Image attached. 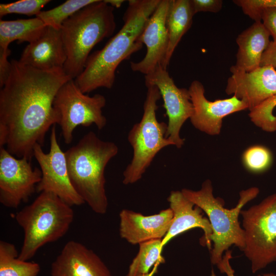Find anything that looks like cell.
Returning a JSON list of instances; mask_svg holds the SVG:
<instances>
[{"instance_id": "6da1fadb", "label": "cell", "mask_w": 276, "mask_h": 276, "mask_svg": "<svg viewBox=\"0 0 276 276\" xmlns=\"http://www.w3.org/2000/svg\"><path fill=\"white\" fill-rule=\"evenodd\" d=\"M0 91V147L17 158L31 160L35 145L58 123L53 107L60 88L73 79L62 68L40 70L12 59Z\"/></svg>"}, {"instance_id": "7a4b0ae2", "label": "cell", "mask_w": 276, "mask_h": 276, "mask_svg": "<svg viewBox=\"0 0 276 276\" xmlns=\"http://www.w3.org/2000/svg\"><path fill=\"white\" fill-rule=\"evenodd\" d=\"M160 1H128L122 28L103 48L89 55L83 72L74 80L82 93H89L100 87L110 89L113 86L119 65L142 48L139 37Z\"/></svg>"}, {"instance_id": "3957f363", "label": "cell", "mask_w": 276, "mask_h": 276, "mask_svg": "<svg viewBox=\"0 0 276 276\" xmlns=\"http://www.w3.org/2000/svg\"><path fill=\"white\" fill-rule=\"evenodd\" d=\"M118 151L114 143L103 141L89 131L65 152L73 187L85 203L99 214L106 213L108 208L105 168Z\"/></svg>"}, {"instance_id": "277c9868", "label": "cell", "mask_w": 276, "mask_h": 276, "mask_svg": "<svg viewBox=\"0 0 276 276\" xmlns=\"http://www.w3.org/2000/svg\"><path fill=\"white\" fill-rule=\"evenodd\" d=\"M114 8L98 0L65 20L60 28L66 59L64 72L72 79L83 72L93 48L113 33Z\"/></svg>"}, {"instance_id": "5b68a950", "label": "cell", "mask_w": 276, "mask_h": 276, "mask_svg": "<svg viewBox=\"0 0 276 276\" xmlns=\"http://www.w3.org/2000/svg\"><path fill=\"white\" fill-rule=\"evenodd\" d=\"M71 206L54 193L42 192L18 212L15 219L24 232L19 259L28 261L42 246L64 236L74 219Z\"/></svg>"}, {"instance_id": "8992f818", "label": "cell", "mask_w": 276, "mask_h": 276, "mask_svg": "<svg viewBox=\"0 0 276 276\" xmlns=\"http://www.w3.org/2000/svg\"><path fill=\"white\" fill-rule=\"evenodd\" d=\"M183 195L207 215L212 228L210 236L213 247L211 252V261L217 265L223 258L224 252L235 245L241 250L245 246L244 232L239 222L242 208L248 202L256 198L259 193L257 187H251L240 192V198L235 207L228 209L224 207V201L213 195L212 182L206 179L199 190H181Z\"/></svg>"}, {"instance_id": "52a82bcc", "label": "cell", "mask_w": 276, "mask_h": 276, "mask_svg": "<svg viewBox=\"0 0 276 276\" xmlns=\"http://www.w3.org/2000/svg\"><path fill=\"white\" fill-rule=\"evenodd\" d=\"M146 86L147 91L142 118L133 125L128 135L133 156L123 172L124 185L133 184L140 180L156 155L164 148L174 146L166 137L167 124L159 122L156 118L157 102L161 98L160 92L155 85Z\"/></svg>"}, {"instance_id": "ba28073f", "label": "cell", "mask_w": 276, "mask_h": 276, "mask_svg": "<svg viewBox=\"0 0 276 276\" xmlns=\"http://www.w3.org/2000/svg\"><path fill=\"white\" fill-rule=\"evenodd\" d=\"M245 246L253 273L276 261V193L241 210Z\"/></svg>"}, {"instance_id": "9c48e42d", "label": "cell", "mask_w": 276, "mask_h": 276, "mask_svg": "<svg viewBox=\"0 0 276 276\" xmlns=\"http://www.w3.org/2000/svg\"><path fill=\"white\" fill-rule=\"evenodd\" d=\"M106 102L103 95L89 96L82 93L74 79L64 83L58 90L53 102L64 143H72L74 130L78 126L89 127L95 124L99 130L102 129L107 123L102 114Z\"/></svg>"}, {"instance_id": "30bf717a", "label": "cell", "mask_w": 276, "mask_h": 276, "mask_svg": "<svg viewBox=\"0 0 276 276\" xmlns=\"http://www.w3.org/2000/svg\"><path fill=\"white\" fill-rule=\"evenodd\" d=\"M33 156L42 173L41 179L36 187L38 192L53 193L71 206L85 203L71 182L65 152L58 143L55 125L51 128L49 152L45 153L42 146L36 144Z\"/></svg>"}, {"instance_id": "8fae6325", "label": "cell", "mask_w": 276, "mask_h": 276, "mask_svg": "<svg viewBox=\"0 0 276 276\" xmlns=\"http://www.w3.org/2000/svg\"><path fill=\"white\" fill-rule=\"evenodd\" d=\"M41 177L40 169L33 168L30 160L17 158L0 147V202L4 206L16 209L27 202Z\"/></svg>"}, {"instance_id": "7c38bea8", "label": "cell", "mask_w": 276, "mask_h": 276, "mask_svg": "<svg viewBox=\"0 0 276 276\" xmlns=\"http://www.w3.org/2000/svg\"><path fill=\"white\" fill-rule=\"evenodd\" d=\"M145 85H153L158 88L168 118L166 137L180 148L185 143V139L180 136V129L194 111L189 89L178 87L167 69L161 65L145 75Z\"/></svg>"}, {"instance_id": "4fadbf2b", "label": "cell", "mask_w": 276, "mask_h": 276, "mask_svg": "<svg viewBox=\"0 0 276 276\" xmlns=\"http://www.w3.org/2000/svg\"><path fill=\"white\" fill-rule=\"evenodd\" d=\"M188 89L194 108L190 121L195 128L211 135L220 133L224 117L248 108L245 102L234 96L209 101L205 97L203 84L198 80L192 81Z\"/></svg>"}, {"instance_id": "5bb4252c", "label": "cell", "mask_w": 276, "mask_h": 276, "mask_svg": "<svg viewBox=\"0 0 276 276\" xmlns=\"http://www.w3.org/2000/svg\"><path fill=\"white\" fill-rule=\"evenodd\" d=\"M171 0H160L157 8L147 20L138 40L145 44L147 52L141 61L130 62L132 71L145 75L163 65L168 47L166 19Z\"/></svg>"}, {"instance_id": "9a60e30c", "label": "cell", "mask_w": 276, "mask_h": 276, "mask_svg": "<svg viewBox=\"0 0 276 276\" xmlns=\"http://www.w3.org/2000/svg\"><path fill=\"white\" fill-rule=\"evenodd\" d=\"M230 71L225 92L245 102L249 110L276 95V70L272 66H261L249 72Z\"/></svg>"}, {"instance_id": "2e32d148", "label": "cell", "mask_w": 276, "mask_h": 276, "mask_svg": "<svg viewBox=\"0 0 276 276\" xmlns=\"http://www.w3.org/2000/svg\"><path fill=\"white\" fill-rule=\"evenodd\" d=\"M51 276H112L101 258L76 241L67 242L52 263Z\"/></svg>"}, {"instance_id": "e0dca14e", "label": "cell", "mask_w": 276, "mask_h": 276, "mask_svg": "<svg viewBox=\"0 0 276 276\" xmlns=\"http://www.w3.org/2000/svg\"><path fill=\"white\" fill-rule=\"evenodd\" d=\"M119 216L120 236L132 244L163 239L171 226L173 217L170 208L149 216L124 209L121 211Z\"/></svg>"}, {"instance_id": "ac0fdd59", "label": "cell", "mask_w": 276, "mask_h": 276, "mask_svg": "<svg viewBox=\"0 0 276 276\" xmlns=\"http://www.w3.org/2000/svg\"><path fill=\"white\" fill-rule=\"evenodd\" d=\"M167 200L173 217L167 234L162 239L163 247L177 235L192 228H200L204 234L200 239V244L211 250L210 238L212 233V226L209 219L202 215L203 211L187 199L181 191H171Z\"/></svg>"}, {"instance_id": "d6986e66", "label": "cell", "mask_w": 276, "mask_h": 276, "mask_svg": "<svg viewBox=\"0 0 276 276\" xmlns=\"http://www.w3.org/2000/svg\"><path fill=\"white\" fill-rule=\"evenodd\" d=\"M66 59L60 29L47 26L41 35L22 51L20 63L40 70L62 68Z\"/></svg>"}, {"instance_id": "ffe728a7", "label": "cell", "mask_w": 276, "mask_h": 276, "mask_svg": "<svg viewBox=\"0 0 276 276\" xmlns=\"http://www.w3.org/2000/svg\"><path fill=\"white\" fill-rule=\"evenodd\" d=\"M270 35L261 21L255 22L236 38L239 47L236 64L230 69L249 72L260 66L263 53L270 41Z\"/></svg>"}, {"instance_id": "44dd1931", "label": "cell", "mask_w": 276, "mask_h": 276, "mask_svg": "<svg viewBox=\"0 0 276 276\" xmlns=\"http://www.w3.org/2000/svg\"><path fill=\"white\" fill-rule=\"evenodd\" d=\"M47 25L35 17L15 20H0V57L8 58L11 53L9 45L13 41L18 43H31L42 34Z\"/></svg>"}, {"instance_id": "7402d4cb", "label": "cell", "mask_w": 276, "mask_h": 276, "mask_svg": "<svg viewBox=\"0 0 276 276\" xmlns=\"http://www.w3.org/2000/svg\"><path fill=\"white\" fill-rule=\"evenodd\" d=\"M194 15L190 0H171L166 19L169 42L164 68L167 69L176 47L191 27Z\"/></svg>"}, {"instance_id": "603a6c76", "label": "cell", "mask_w": 276, "mask_h": 276, "mask_svg": "<svg viewBox=\"0 0 276 276\" xmlns=\"http://www.w3.org/2000/svg\"><path fill=\"white\" fill-rule=\"evenodd\" d=\"M139 250L130 264L126 276H152L157 265L165 262L162 255V239L147 241L139 244Z\"/></svg>"}, {"instance_id": "cb8c5ba5", "label": "cell", "mask_w": 276, "mask_h": 276, "mask_svg": "<svg viewBox=\"0 0 276 276\" xmlns=\"http://www.w3.org/2000/svg\"><path fill=\"white\" fill-rule=\"evenodd\" d=\"M12 243L0 241V276H37L40 265L35 262L21 260Z\"/></svg>"}, {"instance_id": "d4e9b609", "label": "cell", "mask_w": 276, "mask_h": 276, "mask_svg": "<svg viewBox=\"0 0 276 276\" xmlns=\"http://www.w3.org/2000/svg\"><path fill=\"white\" fill-rule=\"evenodd\" d=\"M98 0H67L49 10L40 11L36 17L47 26L60 29L63 22L83 8Z\"/></svg>"}, {"instance_id": "484cf974", "label": "cell", "mask_w": 276, "mask_h": 276, "mask_svg": "<svg viewBox=\"0 0 276 276\" xmlns=\"http://www.w3.org/2000/svg\"><path fill=\"white\" fill-rule=\"evenodd\" d=\"M244 167L252 173H259L268 169L272 162L270 151L262 145H254L247 148L243 153Z\"/></svg>"}, {"instance_id": "4316f807", "label": "cell", "mask_w": 276, "mask_h": 276, "mask_svg": "<svg viewBox=\"0 0 276 276\" xmlns=\"http://www.w3.org/2000/svg\"><path fill=\"white\" fill-rule=\"evenodd\" d=\"M275 106L276 95L249 110V117L251 121L264 131H275L276 116L273 114V110Z\"/></svg>"}, {"instance_id": "83f0119b", "label": "cell", "mask_w": 276, "mask_h": 276, "mask_svg": "<svg viewBox=\"0 0 276 276\" xmlns=\"http://www.w3.org/2000/svg\"><path fill=\"white\" fill-rule=\"evenodd\" d=\"M50 0H21L8 4H0L1 17L9 14L36 16Z\"/></svg>"}, {"instance_id": "f1b7e54d", "label": "cell", "mask_w": 276, "mask_h": 276, "mask_svg": "<svg viewBox=\"0 0 276 276\" xmlns=\"http://www.w3.org/2000/svg\"><path fill=\"white\" fill-rule=\"evenodd\" d=\"M234 2L255 22L261 21L262 12L268 7V0H237Z\"/></svg>"}, {"instance_id": "f546056e", "label": "cell", "mask_w": 276, "mask_h": 276, "mask_svg": "<svg viewBox=\"0 0 276 276\" xmlns=\"http://www.w3.org/2000/svg\"><path fill=\"white\" fill-rule=\"evenodd\" d=\"M261 22L272 37V42L276 44V6L267 7L264 9Z\"/></svg>"}, {"instance_id": "4dcf8cb0", "label": "cell", "mask_w": 276, "mask_h": 276, "mask_svg": "<svg viewBox=\"0 0 276 276\" xmlns=\"http://www.w3.org/2000/svg\"><path fill=\"white\" fill-rule=\"evenodd\" d=\"M194 14L200 12H218L222 8L221 0H190Z\"/></svg>"}, {"instance_id": "1f68e13d", "label": "cell", "mask_w": 276, "mask_h": 276, "mask_svg": "<svg viewBox=\"0 0 276 276\" xmlns=\"http://www.w3.org/2000/svg\"><path fill=\"white\" fill-rule=\"evenodd\" d=\"M232 258V250H227L225 252L221 261L217 266L219 271L222 273H225L227 276H235L234 270L232 268L229 260ZM211 276H216L214 271H212ZM258 276H276V274L273 273H267L260 274Z\"/></svg>"}, {"instance_id": "d6a6232c", "label": "cell", "mask_w": 276, "mask_h": 276, "mask_svg": "<svg viewBox=\"0 0 276 276\" xmlns=\"http://www.w3.org/2000/svg\"><path fill=\"white\" fill-rule=\"evenodd\" d=\"M265 65L276 68V44L272 41L270 42L261 57L260 66Z\"/></svg>"}, {"instance_id": "836d02e7", "label": "cell", "mask_w": 276, "mask_h": 276, "mask_svg": "<svg viewBox=\"0 0 276 276\" xmlns=\"http://www.w3.org/2000/svg\"><path fill=\"white\" fill-rule=\"evenodd\" d=\"M104 1L113 8H120L125 2L123 0H104Z\"/></svg>"}, {"instance_id": "e575fe53", "label": "cell", "mask_w": 276, "mask_h": 276, "mask_svg": "<svg viewBox=\"0 0 276 276\" xmlns=\"http://www.w3.org/2000/svg\"><path fill=\"white\" fill-rule=\"evenodd\" d=\"M270 6H276V0H270Z\"/></svg>"}]
</instances>
